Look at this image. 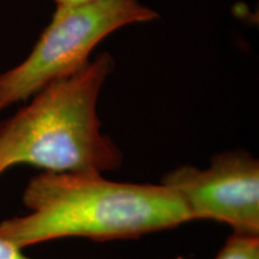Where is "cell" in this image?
<instances>
[{
  "label": "cell",
  "instance_id": "obj_4",
  "mask_svg": "<svg viewBox=\"0 0 259 259\" xmlns=\"http://www.w3.org/2000/svg\"><path fill=\"white\" fill-rule=\"evenodd\" d=\"M161 184L179 197L191 222H221L232 233L259 235V162L248 151L213 155L205 169L183 164Z\"/></svg>",
  "mask_w": 259,
  "mask_h": 259
},
{
  "label": "cell",
  "instance_id": "obj_5",
  "mask_svg": "<svg viewBox=\"0 0 259 259\" xmlns=\"http://www.w3.org/2000/svg\"><path fill=\"white\" fill-rule=\"evenodd\" d=\"M213 259H259V235L232 233Z\"/></svg>",
  "mask_w": 259,
  "mask_h": 259
},
{
  "label": "cell",
  "instance_id": "obj_2",
  "mask_svg": "<svg viewBox=\"0 0 259 259\" xmlns=\"http://www.w3.org/2000/svg\"><path fill=\"white\" fill-rule=\"evenodd\" d=\"M114 66L113 57L103 52L0 122V178L16 166L56 173L119 169L124 155L102 131L97 115L100 94Z\"/></svg>",
  "mask_w": 259,
  "mask_h": 259
},
{
  "label": "cell",
  "instance_id": "obj_1",
  "mask_svg": "<svg viewBox=\"0 0 259 259\" xmlns=\"http://www.w3.org/2000/svg\"><path fill=\"white\" fill-rule=\"evenodd\" d=\"M22 202L27 213L0 222V238L22 250L70 236L134 240L191 222L161 183L113 181L97 170L42 171L29 179Z\"/></svg>",
  "mask_w": 259,
  "mask_h": 259
},
{
  "label": "cell",
  "instance_id": "obj_6",
  "mask_svg": "<svg viewBox=\"0 0 259 259\" xmlns=\"http://www.w3.org/2000/svg\"><path fill=\"white\" fill-rule=\"evenodd\" d=\"M0 259H34L24 254V250L10 242L6 239L0 238Z\"/></svg>",
  "mask_w": 259,
  "mask_h": 259
},
{
  "label": "cell",
  "instance_id": "obj_3",
  "mask_svg": "<svg viewBox=\"0 0 259 259\" xmlns=\"http://www.w3.org/2000/svg\"><path fill=\"white\" fill-rule=\"evenodd\" d=\"M158 17L138 0H89L56 6L30 54L0 74V114L85 69L97 45L114 31Z\"/></svg>",
  "mask_w": 259,
  "mask_h": 259
},
{
  "label": "cell",
  "instance_id": "obj_7",
  "mask_svg": "<svg viewBox=\"0 0 259 259\" xmlns=\"http://www.w3.org/2000/svg\"><path fill=\"white\" fill-rule=\"evenodd\" d=\"M56 6L60 5H71V4H79V3L89 2V0H53Z\"/></svg>",
  "mask_w": 259,
  "mask_h": 259
}]
</instances>
